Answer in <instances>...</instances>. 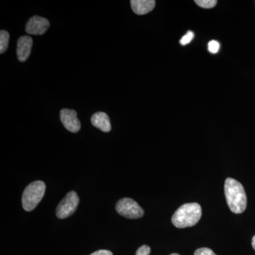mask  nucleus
Here are the masks:
<instances>
[{"instance_id":"1","label":"nucleus","mask_w":255,"mask_h":255,"mask_svg":"<svg viewBox=\"0 0 255 255\" xmlns=\"http://www.w3.org/2000/svg\"><path fill=\"white\" fill-rule=\"evenodd\" d=\"M224 189L230 210L236 214L244 212L247 207V195L241 183L232 178H228L225 182Z\"/></svg>"},{"instance_id":"2","label":"nucleus","mask_w":255,"mask_h":255,"mask_svg":"<svg viewBox=\"0 0 255 255\" xmlns=\"http://www.w3.org/2000/svg\"><path fill=\"white\" fill-rule=\"evenodd\" d=\"M201 215L202 211L199 204H185L175 211L172 216V222L178 228L191 227L199 222Z\"/></svg>"},{"instance_id":"3","label":"nucleus","mask_w":255,"mask_h":255,"mask_svg":"<svg viewBox=\"0 0 255 255\" xmlns=\"http://www.w3.org/2000/svg\"><path fill=\"white\" fill-rule=\"evenodd\" d=\"M46 188V184L42 181H36L27 186L22 195V206L25 211H31L36 207L44 196Z\"/></svg>"},{"instance_id":"4","label":"nucleus","mask_w":255,"mask_h":255,"mask_svg":"<svg viewBox=\"0 0 255 255\" xmlns=\"http://www.w3.org/2000/svg\"><path fill=\"white\" fill-rule=\"evenodd\" d=\"M116 210L121 216L130 219H137L142 217L144 211L136 201L130 198L120 199L116 205Z\"/></svg>"},{"instance_id":"5","label":"nucleus","mask_w":255,"mask_h":255,"mask_svg":"<svg viewBox=\"0 0 255 255\" xmlns=\"http://www.w3.org/2000/svg\"><path fill=\"white\" fill-rule=\"evenodd\" d=\"M80 202L78 194L71 191L60 201L56 209L57 217L60 219H66L75 212Z\"/></svg>"},{"instance_id":"6","label":"nucleus","mask_w":255,"mask_h":255,"mask_svg":"<svg viewBox=\"0 0 255 255\" xmlns=\"http://www.w3.org/2000/svg\"><path fill=\"white\" fill-rule=\"evenodd\" d=\"M60 116L62 123L69 131L77 132L80 130L81 124L75 110L63 109L60 111Z\"/></svg>"},{"instance_id":"7","label":"nucleus","mask_w":255,"mask_h":255,"mask_svg":"<svg viewBox=\"0 0 255 255\" xmlns=\"http://www.w3.org/2000/svg\"><path fill=\"white\" fill-rule=\"evenodd\" d=\"M50 27V22L46 18L34 16L26 24V33L30 35H43Z\"/></svg>"},{"instance_id":"8","label":"nucleus","mask_w":255,"mask_h":255,"mask_svg":"<svg viewBox=\"0 0 255 255\" xmlns=\"http://www.w3.org/2000/svg\"><path fill=\"white\" fill-rule=\"evenodd\" d=\"M33 39L31 36H23L20 37L17 41L16 55L20 62H24L28 59L31 54Z\"/></svg>"},{"instance_id":"9","label":"nucleus","mask_w":255,"mask_h":255,"mask_svg":"<svg viewBox=\"0 0 255 255\" xmlns=\"http://www.w3.org/2000/svg\"><path fill=\"white\" fill-rule=\"evenodd\" d=\"M130 5L134 13L138 15L147 14L155 6V0H131Z\"/></svg>"},{"instance_id":"10","label":"nucleus","mask_w":255,"mask_h":255,"mask_svg":"<svg viewBox=\"0 0 255 255\" xmlns=\"http://www.w3.org/2000/svg\"><path fill=\"white\" fill-rule=\"evenodd\" d=\"M91 122L94 127L102 131L108 132L112 130L110 117L105 112H97L94 114L91 118Z\"/></svg>"},{"instance_id":"11","label":"nucleus","mask_w":255,"mask_h":255,"mask_svg":"<svg viewBox=\"0 0 255 255\" xmlns=\"http://www.w3.org/2000/svg\"><path fill=\"white\" fill-rule=\"evenodd\" d=\"M9 34L7 31L1 30L0 31V53L2 54L9 46Z\"/></svg>"},{"instance_id":"12","label":"nucleus","mask_w":255,"mask_h":255,"mask_svg":"<svg viewBox=\"0 0 255 255\" xmlns=\"http://www.w3.org/2000/svg\"><path fill=\"white\" fill-rule=\"evenodd\" d=\"M195 3L204 9H211L216 6L217 1L216 0H196Z\"/></svg>"},{"instance_id":"13","label":"nucleus","mask_w":255,"mask_h":255,"mask_svg":"<svg viewBox=\"0 0 255 255\" xmlns=\"http://www.w3.org/2000/svg\"><path fill=\"white\" fill-rule=\"evenodd\" d=\"M194 37V34L192 31H188L187 34L184 35V36H183L182 38H181L179 43L183 45V46H185V45L189 44V43H190L191 41H192Z\"/></svg>"},{"instance_id":"14","label":"nucleus","mask_w":255,"mask_h":255,"mask_svg":"<svg viewBox=\"0 0 255 255\" xmlns=\"http://www.w3.org/2000/svg\"><path fill=\"white\" fill-rule=\"evenodd\" d=\"M220 48V43L219 42L216 41H211L208 45V49L210 53H213V54H216L219 52Z\"/></svg>"},{"instance_id":"15","label":"nucleus","mask_w":255,"mask_h":255,"mask_svg":"<svg viewBox=\"0 0 255 255\" xmlns=\"http://www.w3.org/2000/svg\"><path fill=\"white\" fill-rule=\"evenodd\" d=\"M194 255H216L212 250L207 248H199L196 250Z\"/></svg>"},{"instance_id":"16","label":"nucleus","mask_w":255,"mask_h":255,"mask_svg":"<svg viewBox=\"0 0 255 255\" xmlns=\"http://www.w3.org/2000/svg\"><path fill=\"white\" fill-rule=\"evenodd\" d=\"M151 249L150 247L142 246L137 249L135 255H150Z\"/></svg>"},{"instance_id":"17","label":"nucleus","mask_w":255,"mask_h":255,"mask_svg":"<svg viewBox=\"0 0 255 255\" xmlns=\"http://www.w3.org/2000/svg\"><path fill=\"white\" fill-rule=\"evenodd\" d=\"M90 255H113V253L110 251H107V250H100V251L92 253Z\"/></svg>"},{"instance_id":"18","label":"nucleus","mask_w":255,"mask_h":255,"mask_svg":"<svg viewBox=\"0 0 255 255\" xmlns=\"http://www.w3.org/2000/svg\"><path fill=\"white\" fill-rule=\"evenodd\" d=\"M252 246H253V249L255 251V236L253 238V240H252Z\"/></svg>"},{"instance_id":"19","label":"nucleus","mask_w":255,"mask_h":255,"mask_svg":"<svg viewBox=\"0 0 255 255\" xmlns=\"http://www.w3.org/2000/svg\"><path fill=\"white\" fill-rule=\"evenodd\" d=\"M170 255H179L177 254V253H173V254H171Z\"/></svg>"}]
</instances>
